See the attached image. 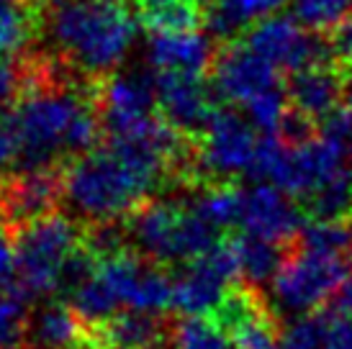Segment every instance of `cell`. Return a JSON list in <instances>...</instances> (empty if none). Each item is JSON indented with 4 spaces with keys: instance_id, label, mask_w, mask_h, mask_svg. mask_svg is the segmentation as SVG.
<instances>
[{
    "instance_id": "1",
    "label": "cell",
    "mask_w": 352,
    "mask_h": 349,
    "mask_svg": "<svg viewBox=\"0 0 352 349\" xmlns=\"http://www.w3.org/2000/svg\"><path fill=\"white\" fill-rule=\"evenodd\" d=\"M41 52L88 80L124 62L137 36L134 0H31Z\"/></svg>"
},
{
    "instance_id": "2",
    "label": "cell",
    "mask_w": 352,
    "mask_h": 349,
    "mask_svg": "<svg viewBox=\"0 0 352 349\" xmlns=\"http://www.w3.org/2000/svg\"><path fill=\"white\" fill-rule=\"evenodd\" d=\"M62 205L82 226L124 218L162 188L157 177L134 165L113 142H103L69 159L62 167Z\"/></svg>"
},
{
    "instance_id": "3",
    "label": "cell",
    "mask_w": 352,
    "mask_h": 349,
    "mask_svg": "<svg viewBox=\"0 0 352 349\" xmlns=\"http://www.w3.org/2000/svg\"><path fill=\"white\" fill-rule=\"evenodd\" d=\"M131 249L160 264L190 262L219 244L221 232L190 205L147 198L124 216Z\"/></svg>"
},
{
    "instance_id": "4",
    "label": "cell",
    "mask_w": 352,
    "mask_h": 349,
    "mask_svg": "<svg viewBox=\"0 0 352 349\" xmlns=\"http://www.w3.org/2000/svg\"><path fill=\"white\" fill-rule=\"evenodd\" d=\"M16 285L31 301H47L59 293V272L67 257L82 244V223L67 214H52L13 232Z\"/></svg>"
},
{
    "instance_id": "5",
    "label": "cell",
    "mask_w": 352,
    "mask_h": 349,
    "mask_svg": "<svg viewBox=\"0 0 352 349\" xmlns=\"http://www.w3.org/2000/svg\"><path fill=\"white\" fill-rule=\"evenodd\" d=\"M352 272V260L291 244L283 267L273 278V301L283 313H309L332 298Z\"/></svg>"
},
{
    "instance_id": "6",
    "label": "cell",
    "mask_w": 352,
    "mask_h": 349,
    "mask_svg": "<svg viewBox=\"0 0 352 349\" xmlns=\"http://www.w3.org/2000/svg\"><path fill=\"white\" fill-rule=\"evenodd\" d=\"M96 100L108 136H144L165 121L157 103V72H111L98 82Z\"/></svg>"
},
{
    "instance_id": "7",
    "label": "cell",
    "mask_w": 352,
    "mask_h": 349,
    "mask_svg": "<svg viewBox=\"0 0 352 349\" xmlns=\"http://www.w3.org/2000/svg\"><path fill=\"white\" fill-rule=\"evenodd\" d=\"M260 139L254 124L239 116L234 108H216L198 146V177L206 183H226L234 174H247L252 167Z\"/></svg>"
},
{
    "instance_id": "8",
    "label": "cell",
    "mask_w": 352,
    "mask_h": 349,
    "mask_svg": "<svg viewBox=\"0 0 352 349\" xmlns=\"http://www.w3.org/2000/svg\"><path fill=\"white\" fill-rule=\"evenodd\" d=\"M242 41L267 59L275 69L285 72H296L311 65H340L327 39V31L301 29V23L291 16L263 19L242 34Z\"/></svg>"
},
{
    "instance_id": "9",
    "label": "cell",
    "mask_w": 352,
    "mask_h": 349,
    "mask_svg": "<svg viewBox=\"0 0 352 349\" xmlns=\"http://www.w3.org/2000/svg\"><path fill=\"white\" fill-rule=\"evenodd\" d=\"M242 275L234 242H219L206 254L190 260L175 278L173 308L183 316H211L229 285Z\"/></svg>"
},
{
    "instance_id": "10",
    "label": "cell",
    "mask_w": 352,
    "mask_h": 349,
    "mask_svg": "<svg viewBox=\"0 0 352 349\" xmlns=\"http://www.w3.org/2000/svg\"><path fill=\"white\" fill-rule=\"evenodd\" d=\"M208 319L226 331L236 349H280V326L257 285L229 288Z\"/></svg>"
},
{
    "instance_id": "11",
    "label": "cell",
    "mask_w": 352,
    "mask_h": 349,
    "mask_svg": "<svg viewBox=\"0 0 352 349\" xmlns=\"http://www.w3.org/2000/svg\"><path fill=\"white\" fill-rule=\"evenodd\" d=\"M65 198L62 167L16 170L0 180V218L10 232L57 214Z\"/></svg>"
},
{
    "instance_id": "12",
    "label": "cell",
    "mask_w": 352,
    "mask_h": 349,
    "mask_svg": "<svg viewBox=\"0 0 352 349\" xmlns=\"http://www.w3.org/2000/svg\"><path fill=\"white\" fill-rule=\"evenodd\" d=\"M344 167V149L324 136H314L303 144L288 146L283 144L280 155L275 159L270 183H275L280 190L301 201L311 195L319 185H324L329 177Z\"/></svg>"
},
{
    "instance_id": "13",
    "label": "cell",
    "mask_w": 352,
    "mask_h": 349,
    "mask_svg": "<svg viewBox=\"0 0 352 349\" xmlns=\"http://www.w3.org/2000/svg\"><path fill=\"white\" fill-rule=\"evenodd\" d=\"M214 85H206L204 75H177L157 72V103L160 113L170 126L183 136L201 139L214 116L216 106Z\"/></svg>"
},
{
    "instance_id": "14",
    "label": "cell",
    "mask_w": 352,
    "mask_h": 349,
    "mask_svg": "<svg viewBox=\"0 0 352 349\" xmlns=\"http://www.w3.org/2000/svg\"><path fill=\"white\" fill-rule=\"evenodd\" d=\"M211 72L216 95L226 103H250L260 93L280 85L278 69L252 52L245 41H229L219 49Z\"/></svg>"
},
{
    "instance_id": "15",
    "label": "cell",
    "mask_w": 352,
    "mask_h": 349,
    "mask_svg": "<svg viewBox=\"0 0 352 349\" xmlns=\"http://www.w3.org/2000/svg\"><path fill=\"white\" fill-rule=\"evenodd\" d=\"M303 218H306L303 208H298L278 185L260 183L245 190L239 226L247 234L280 244H294L303 229Z\"/></svg>"
},
{
    "instance_id": "16",
    "label": "cell",
    "mask_w": 352,
    "mask_h": 349,
    "mask_svg": "<svg viewBox=\"0 0 352 349\" xmlns=\"http://www.w3.org/2000/svg\"><path fill=\"white\" fill-rule=\"evenodd\" d=\"M288 103L314 121L327 116L337 108L344 95V67L342 65H311L291 72L285 82Z\"/></svg>"
},
{
    "instance_id": "17",
    "label": "cell",
    "mask_w": 352,
    "mask_h": 349,
    "mask_svg": "<svg viewBox=\"0 0 352 349\" xmlns=\"http://www.w3.org/2000/svg\"><path fill=\"white\" fill-rule=\"evenodd\" d=\"M219 54L214 36H201L196 31L183 34H155L149 41V65L157 72L177 75H206Z\"/></svg>"
},
{
    "instance_id": "18",
    "label": "cell",
    "mask_w": 352,
    "mask_h": 349,
    "mask_svg": "<svg viewBox=\"0 0 352 349\" xmlns=\"http://www.w3.org/2000/svg\"><path fill=\"white\" fill-rule=\"evenodd\" d=\"M85 324L65 301L47 298L31 313L26 349H78L85 339Z\"/></svg>"
},
{
    "instance_id": "19",
    "label": "cell",
    "mask_w": 352,
    "mask_h": 349,
    "mask_svg": "<svg viewBox=\"0 0 352 349\" xmlns=\"http://www.w3.org/2000/svg\"><path fill=\"white\" fill-rule=\"evenodd\" d=\"M283 5L285 0H211L206 10V26L216 41L229 44L252 23L273 16Z\"/></svg>"
},
{
    "instance_id": "20",
    "label": "cell",
    "mask_w": 352,
    "mask_h": 349,
    "mask_svg": "<svg viewBox=\"0 0 352 349\" xmlns=\"http://www.w3.org/2000/svg\"><path fill=\"white\" fill-rule=\"evenodd\" d=\"M134 13L152 34H183L206 23L201 0H134Z\"/></svg>"
},
{
    "instance_id": "21",
    "label": "cell",
    "mask_w": 352,
    "mask_h": 349,
    "mask_svg": "<svg viewBox=\"0 0 352 349\" xmlns=\"http://www.w3.org/2000/svg\"><path fill=\"white\" fill-rule=\"evenodd\" d=\"M239 257V270L245 275V280L250 285H265L273 282L278 270L283 267L285 257L291 252V244H280L273 239H263L254 234H239L232 239Z\"/></svg>"
},
{
    "instance_id": "22",
    "label": "cell",
    "mask_w": 352,
    "mask_h": 349,
    "mask_svg": "<svg viewBox=\"0 0 352 349\" xmlns=\"http://www.w3.org/2000/svg\"><path fill=\"white\" fill-rule=\"evenodd\" d=\"M242 201H245V190H239L234 183L226 180V183L201 185V190L193 195V201L188 205L224 234L226 229H232L234 223H239Z\"/></svg>"
},
{
    "instance_id": "23",
    "label": "cell",
    "mask_w": 352,
    "mask_h": 349,
    "mask_svg": "<svg viewBox=\"0 0 352 349\" xmlns=\"http://www.w3.org/2000/svg\"><path fill=\"white\" fill-rule=\"evenodd\" d=\"M303 214L311 221H340L352 216V170L342 167L340 172L319 185L311 195L301 198Z\"/></svg>"
},
{
    "instance_id": "24",
    "label": "cell",
    "mask_w": 352,
    "mask_h": 349,
    "mask_svg": "<svg viewBox=\"0 0 352 349\" xmlns=\"http://www.w3.org/2000/svg\"><path fill=\"white\" fill-rule=\"evenodd\" d=\"M69 306L75 308V313L82 319L85 326H96V324L108 321L113 313H118L121 301H118L116 291L108 285L106 278L96 270L93 278H88L82 285H78L69 293Z\"/></svg>"
},
{
    "instance_id": "25",
    "label": "cell",
    "mask_w": 352,
    "mask_h": 349,
    "mask_svg": "<svg viewBox=\"0 0 352 349\" xmlns=\"http://www.w3.org/2000/svg\"><path fill=\"white\" fill-rule=\"evenodd\" d=\"M31 298L16 285L0 293V349H26L31 321Z\"/></svg>"
},
{
    "instance_id": "26",
    "label": "cell",
    "mask_w": 352,
    "mask_h": 349,
    "mask_svg": "<svg viewBox=\"0 0 352 349\" xmlns=\"http://www.w3.org/2000/svg\"><path fill=\"white\" fill-rule=\"evenodd\" d=\"M31 36H36V16L31 3L0 10V62L21 54Z\"/></svg>"
},
{
    "instance_id": "27",
    "label": "cell",
    "mask_w": 352,
    "mask_h": 349,
    "mask_svg": "<svg viewBox=\"0 0 352 349\" xmlns=\"http://www.w3.org/2000/svg\"><path fill=\"white\" fill-rule=\"evenodd\" d=\"M334 311H309L280 329V349H324Z\"/></svg>"
},
{
    "instance_id": "28",
    "label": "cell",
    "mask_w": 352,
    "mask_h": 349,
    "mask_svg": "<svg viewBox=\"0 0 352 349\" xmlns=\"http://www.w3.org/2000/svg\"><path fill=\"white\" fill-rule=\"evenodd\" d=\"M173 347L175 349H236L232 337L221 331L211 319L186 316L173 324Z\"/></svg>"
},
{
    "instance_id": "29",
    "label": "cell",
    "mask_w": 352,
    "mask_h": 349,
    "mask_svg": "<svg viewBox=\"0 0 352 349\" xmlns=\"http://www.w3.org/2000/svg\"><path fill=\"white\" fill-rule=\"evenodd\" d=\"M288 93H285V87L275 85L270 90H265L260 93L257 98H252L250 103H247V113H250V121L254 124L257 131H263V134H275L278 126H280V121H283L285 111H288Z\"/></svg>"
},
{
    "instance_id": "30",
    "label": "cell",
    "mask_w": 352,
    "mask_h": 349,
    "mask_svg": "<svg viewBox=\"0 0 352 349\" xmlns=\"http://www.w3.org/2000/svg\"><path fill=\"white\" fill-rule=\"evenodd\" d=\"M294 10L306 29L329 31L352 10V0H294Z\"/></svg>"
},
{
    "instance_id": "31",
    "label": "cell",
    "mask_w": 352,
    "mask_h": 349,
    "mask_svg": "<svg viewBox=\"0 0 352 349\" xmlns=\"http://www.w3.org/2000/svg\"><path fill=\"white\" fill-rule=\"evenodd\" d=\"M319 136H324V139H329V142H334V144H340L344 149V146H350L352 142V111L347 106H337L334 111H329L327 116H322L319 121Z\"/></svg>"
},
{
    "instance_id": "32",
    "label": "cell",
    "mask_w": 352,
    "mask_h": 349,
    "mask_svg": "<svg viewBox=\"0 0 352 349\" xmlns=\"http://www.w3.org/2000/svg\"><path fill=\"white\" fill-rule=\"evenodd\" d=\"M327 39L334 49V57L342 67L352 65V10L342 21H337L332 29L327 31Z\"/></svg>"
},
{
    "instance_id": "33",
    "label": "cell",
    "mask_w": 352,
    "mask_h": 349,
    "mask_svg": "<svg viewBox=\"0 0 352 349\" xmlns=\"http://www.w3.org/2000/svg\"><path fill=\"white\" fill-rule=\"evenodd\" d=\"M16 280V244L13 232L0 218V288H8Z\"/></svg>"
},
{
    "instance_id": "34",
    "label": "cell",
    "mask_w": 352,
    "mask_h": 349,
    "mask_svg": "<svg viewBox=\"0 0 352 349\" xmlns=\"http://www.w3.org/2000/svg\"><path fill=\"white\" fill-rule=\"evenodd\" d=\"M334 311L340 313H352V272L347 275V280L340 285V291L334 293Z\"/></svg>"
},
{
    "instance_id": "35",
    "label": "cell",
    "mask_w": 352,
    "mask_h": 349,
    "mask_svg": "<svg viewBox=\"0 0 352 349\" xmlns=\"http://www.w3.org/2000/svg\"><path fill=\"white\" fill-rule=\"evenodd\" d=\"M8 162H13V144H10L8 134H6V128H3V124H0V180L6 177L3 170L8 167Z\"/></svg>"
},
{
    "instance_id": "36",
    "label": "cell",
    "mask_w": 352,
    "mask_h": 349,
    "mask_svg": "<svg viewBox=\"0 0 352 349\" xmlns=\"http://www.w3.org/2000/svg\"><path fill=\"white\" fill-rule=\"evenodd\" d=\"M342 100H344V106L352 111V65L350 67H344V95H342Z\"/></svg>"
},
{
    "instance_id": "37",
    "label": "cell",
    "mask_w": 352,
    "mask_h": 349,
    "mask_svg": "<svg viewBox=\"0 0 352 349\" xmlns=\"http://www.w3.org/2000/svg\"><path fill=\"white\" fill-rule=\"evenodd\" d=\"M21 3H29V0H0V10L13 8V5H21Z\"/></svg>"
},
{
    "instance_id": "38",
    "label": "cell",
    "mask_w": 352,
    "mask_h": 349,
    "mask_svg": "<svg viewBox=\"0 0 352 349\" xmlns=\"http://www.w3.org/2000/svg\"><path fill=\"white\" fill-rule=\"evenodd\" d=\"M201 3H204V5H206V3H211V0H201Z\"/></svg>"
},
{
    "instance_id": "39",
    "label": "cell",
    "mask_w": 352,
    "mask_h": 349,
    "mask_svg": "<svg viewBox=\"0 0 352 349\" xmlns=\"http://www.w3.org/2000/svg\"><path fill=\"white\" fill-rule=\"evenodd\" d=\"M350 152H352V142H350Z\"/></svg>"
},
{
    "instance_id": "40",
    "label": "cell",
    "mask_w": 352,
    "mask_h": 349,
    "mask_svg": "<svg viewBox=\"0 0 352 349\" xmlns=\"http://www.w3.org/2000/svg\"><path fill=\"white\" fill-rule=\"evenodd\" d=\"M29 3H31V0H29Z\"/></svg>"
}]
</instances>
